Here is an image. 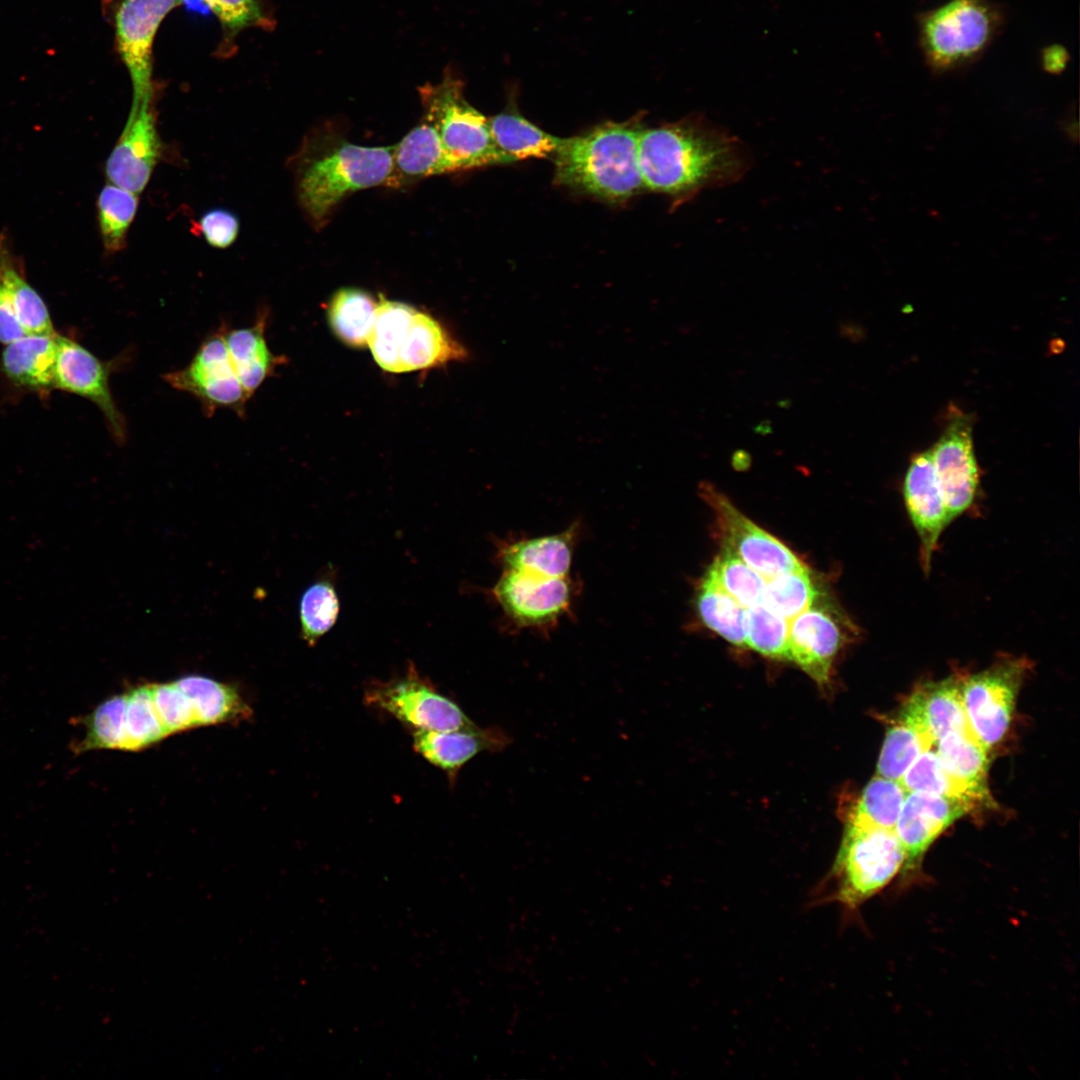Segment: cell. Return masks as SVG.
<instances>
[{"instance_id": "48", "label": "cell", "mask_w": 1080, "mask_h": 1080, "mask_svg": "<svg viewBox=\"0 0 1080 1080\" xmlns=\"http://www.w3.org/2000/svg\"><path fill=\"white\" fill-rule=\"evenodd\" d=\"M731 463L735 470L745 471L751 466L752 457L748 451L736 449L732 454Z\"/></svg>"}, {"instance_id": "47", "label": "cell", "mask_w": 1080, "mask_h": 1080, "mask_svg": "<svg viewBox=\"0 0 1080 1080\" xmlns=\"http://www.w3.org/2000/svg\"><path fill=\"white\" fill-rule=\"evenodd\" d=\"M1040 60L1044 71L1058 75L1065 71L1070 61V55L1064 46L1052 44L1041 51Z\"/></svg>"}, {"instance_id": "46", "label": "cell", "mask_w": 1080, "mask_h": 1080, "mask_svg": "<svg viewBox=\"0 0 1080 1080\" xmlns=\"http://www.w3.org/2000/svg\"><path fill=\"white\" fill-rule=\"evenodd\" d=\"M26 335L19 322L11 295L0 280V342L4 345Z\"/></svg>"}, {"instance_id": "8", "label": "cell", "mask_w": 1080, "mask_h": 1080, "mask_svg": "<svg viewBox=\"0 0 1080 1080\" xmlns=\"http://www.w3.org/2000/svg\"><path fill=\"white\" fill-rule=\"evenodd\" d=\"M1029 666L1025 658L1007 657L962 679L961 694L969 727L988 750L1008 730Z\"/></svg>"}, {"instance_id": "19", "label": "cell", "mask_w": 1080, "mask_h": 1080, "mask_svg": "<svg viewBox=\"0 0 1080 1080\" xmlns=\"http://www.w3.org/2000/svg\"><path fill=\"white\" fill-rule=\"evenodd\" d=\"M414 751L431 765L441 769L453 787L460 770L482 752L497 753L512 743L509 734L498 726L470 727L451 731H412Z\"/></svg>"}, {"instance_id": "33", "label": "cell", "mask_w": 1080, "mask_h": 1080, "mask_svg": "<svg viewBox=\"0 0 1080 1080\" xmlns=\"http://www.w3.org/2000/svg\"><path fill=\"white\" fill-rule=\"evenodd\" d=\"M377 304L372 296L363 290L340 289L328 306L330 326L345 344L363 347L368 343Z\"/></svg>"}, {"instance_id": "34", "label": "cell", "mask_w": 1080, "mask_h": 1080, "mask_svg": "<svg viewBox=\"0 0 1080 1080\" xmlns=\"http://www.w3.org/2000/svg\"><path fill=\"white\" fill-rule=\"evenodd\" d=\"M415 312L410 305L380 298L367 344L384 370L398 373L400 346Z\"/></svg>"}, {"instance_id": "11", "label": "cell", "mask_w": 1080, "mask_h": 1080, "mask_svg": "<svg viewBox=\"0 0 1080 1080\" xmlns=\"http://www.w3.org/2000/svg\"><path fill=\"white\" fill-rule=\"evenodd\" d=\"M125 360L127 358L119 355L111 361H103L74 339L57 336L53 389L76 394L94 403L119 445L127 439V423L113 398L110 377Z\"/></svg>"}, {"instance_id": "9", "label": "cell", "mask_w": 1080, "mask_h": 1080, "mask_svg": "<svg viewBox=\"0 0 1080 1080\" xmlns=\"http://www.w3.org/2000/svg\"><path fill=\"white\" fill-rule=\"evenodd\" d=\"M699 495L714 512L722 550L738 556L766 581L805 567L791 549L745 516L712 483L701 482Z\"/></svg>"}, {"instance_id": "6", "label": "cell", "mask_w": 1080, "mask_h": 1080, "mask_svg": "<svg viewBox=\"0 0 1080 1080\" xmlns=\"http://www.w3.org/2000/svg\"><path fill=\"white\" fill-rule=\"evenodd\" d=\"M424 117L436 129L457 171L506 163L491 137L488 119L464 97V82L447 66L442 81L418 88Z\"/></svg>"}, {"instance_id": "27", "label": "cell", "mask_w": 1080, "mask_h": 1080, "mask_svg": "<svg viewBox=\"0 0 1080 1080\" xmlns=\"http://www.w3.org/2000/svg\"><path fill=\"white\" fill-rule=\"evenodd\" d=\"M961 677L928 682L909 697L936 742L949 732H972L965 713Z\"/></svg>"}, {"instance_id": "17", "label": "cell", "mask_w": 1080, "mask_h": 1080, "mask_svg": "<svg viewBox=\"0 0 1080 1080\" xmlns=\"http://www.w3.org/2000/svg\"><path fill=\"white\" fill-rule=\"evenodd\" d=\"M973 805L927 792H908L894 832L902 844L906 860L903 874L912 875L934 840Z\"/></svg>"}, {"instance_id": "29", "label": "cell", "mask_w": 1080, "mask_h": 1080, "mask_svg": "<svg viewBox=\"0 0 1080 1080\" xmlns=\"http://www.w3.org/2000/svg\"><path fill=\"white\" fill-rule=\"evenodd\" d=\"M71 723L84 729L83 737L71 743L74 754L103 749L133 752L126 728L124 693L107 698L90 713L72 718Z\"/></svg>"}, {"instance_id": "42", "label": "cell", "mask_w": 1080, "mask_h": 1080, "mask_svg": "<svg viewBox=\"0 0 1080 1080\" xmlns=\"http://www.w3.org/2000/svg\"><path fill=\"white\" fill-rule=\"evenodd\" d=\"M339 600L334 585L319 581L311 585L300 601V622L303 639L314 644L335 624L339 614Z\"/></svg>"}, {"instance_id": "39", "label": "cell", "mask_w": 1080, "mask_h": 1080, "mask_svg": "<svg viewBox=\"0 0 1080 1080\" xmlns=\"http://www.w3.org/2000/svg\"><path fill=\"white\" fill-rule=\"evenodd\" d=\"M706 575L746 609L762 602L766 580L728 551L722 550Z\"/></svg>"}, {"instance_id": "40", "label": "cell", "mask_w": 1080, "mask_h": 1080, "mask_svg": "<svg viewBox=\"0 0 1080 1080\" xmlns=\"http://www.w3.org/2000/svg\"><path fill=\"white\" fill-rule=\"evenodd\" d=\"M125 694L126 728L133 752L169 736L157 714L151 684L132 687Z\"/></svg>"}, {"instance_id": "15", "label": "cell", "mask_w": 1080, "mask_h": 1080, "mask_svg": "<svg viewBox=\"0 0 1080 1080\" xmlns=\"http://www.w3.org/2000/svg\"><path fill=\"white\" fill-rule=\"evenodd\" d=\"M820 598L789 621L788 645L790 661L824 685L830 679L836 655L854 630H850L852 625L844 616Z\"/></svg>"}, {"instance_id": "21", "label": "cell", "mask_w": 1080, "mask_h": 1080, "mask_svg": "<svg viewBox=\"0 0 1080 1080\" xmlns=\"http://www.w3.org/2000/svg\"><path fill=\"white\" fill-rule=\"evenodd\" d=\"M577 530L574 524L560 533L501 543L497 559L503 569L547 577H568Z\"/></svg>"}, {"instance_id": "2", "label": "cell", "mask_w": 1080, "mask_h": 1080, "mask_svg": "<svg viewBox=\"0 0 1080 1080\" xmlns=\"http://www.w3.org/2000/svg\"><path fill=\"white\" fill-rule=\"evenodd\" d=\"M291 162L298 202L312 224L321 228L349 194L388 187L393 146L356 145L324 128L305 137Z\"/></svg>"}, {"instance_id": "38", "label": "cell", "mask_w": 1080, "mask_h": 1080, "mask_svg": "<svg viewBox=\"0 0 1080 1080\" xmlns=\"http://www.w3.org/2000/svg\"><path fill=\"white\" fill-rule=\"evenodd\" d=\"M0 280L7 287L20 324L26 334H54L48 308L10 260L0 256Z\"/></svg>"}, {"instance_id": "7", "label": "cell", "mask_w": 1080, "mask_h": 1080, "mask_svg": "<svg viewBox=\"0 0 1080 1080\" xmlns=\"http://www.w3.org/2000/svg\"><path fill=\"white\" fill-rule=\"evenodd\" d=\"M364 700L398 720L409 732L451 731L475 725L455 701L441 694L412 664L399 678L370 684Z\"/></svg>"}, {"instance_id": "24", "label": "cell", "mask_w": 1080, "mask_h": 1080, "mask_svg": "<svg viewBox=\"0 0 1080 1080\" xmlns=\"http://www.w3.org/2000/svg\"><path fill=\"white\" fill-rule=\"evenodd\" d=\"M465 358L467 351L463 346L430 315L416 310L400 346L398 373Z\"/></svg>"}, {"instance_id": "30", "label": "cell", "mask_w": 1080, "mask_h": 1080, "mask_svg": "<svg viewBox=\"0 0 1080 1080\" xmlns=\"http://www.w3.org/2000/svg\"><path fill=\"white\" fill-rule=\"evenodd\" d=\"M936 753L945 770L957 781L988 798V749L972 732H949L937 742Z\"/></svg>"}, {"instance_id": "5", "label": "cell", "mask_w": 1080, "mask_h": 1080, "mask_svg": "<svg viewBox=\"0 0 1080 1080\" xmlns=\"http://www.w3.org/2000/svg\"><path fill=\"white\" fill-rule=\"evenodd\" d=\"M1003 25L1002 9L990 0H949L919 15L920 51L932 72H953L980 58Z\"/></svg>"}, {"instance_id": "13", "label": "cell", "mask_w": 1080, "mask_h": 1080, "mask_svg": "<svg viewBox=\"0 0 1080 1080\" xmlns=\"http://www.w3.org/2000/svg\"><path fill=\"white\" fill-rule=\"evenodd\" d=\"M943 433L931 450L933 466L952 522L968 511L977 497L980 469L976 460L972 421L957 408L950 409Z\"/></svg>"}, {"instance_id": "36", "label": "cell", "mask_w": 1080, "mask_h": 1080, "mask_svg": "<svg viewBox=\"0 0 1080 1080\" xmlns=\"http://www.w3.org/2000/svg\"><path fill=\"white\" fill-rule=\"evenodd\" d=\"M820 597L821 592L805 566L767 580L762 603L787 621H791Z\"/></svg>"}, {"instance_id": "3", "label": "cell", "mask_w": 1080, "mask_h": 1080, "mask_svg": "<svg viewBox=\"0 0 1080 1080\" xmlns=\"http://www.w3.org/2000/svg\"><path fill=\"white\" fill-rule=\"evenodd\" d=\"M906 854L894 830L846 826L827 876L808 897V907L837 905L841 921H858L861 908L903 870Z\"/></svg>"}, {"instance_id": "4", "label": "cell", "mask_w": 1080, "mask_h": 1080, "mask_svg": "<svg viewBox=\"0 0 1080 1080\" xmlns=\"http://www.w3.org/2000/svg\"><path fill=\"white\" fill-rule=\"evenodd\" d=\"M640 130L627 123H606L562 139L553 155L556 180L609 200L631 197L643 187L637 163Z\"/></svg>"}, {"instance_id": "26", "label": "cell", "mask_w": 1080, "mask_h": 1080, "mask_svg": "<svg viewBox=\"0 0 1080 1080\" xmlns=\"http://www.w3.org/2000/svg\"><path fill=\"white\" fill-rule=\"evenodd\" d=\"M175 685L189 699L199 727L248 720L252 709L237 688L202 675H186Z\"/></svg>"}, {"instance_id": "44", "label": "cell", "mask_w": 1080, "mask_h": 1080, "mask_svg": "<svg viewBox=\"0 0 1080 1080\" xmlns=\"http://www.w3.org/2000/svg\"><path fill=\"white\" fill-rule=\"evenodd\" d=\"M209 10L218 18L224 32L234 36L240 31L261 27L272 29L274 20L268 16L258 0H204Z\"/></svg>"}, {"instance_id": "16", "label": "cell", "mask_w": 1080, "mask_h": 1080, "mask_svg": "<svg viewBox=\"0 0 1080 1080\" xmlns=\"http://www.w3.org/2000/svg\"><path fill=\"white\" fill-rule=\"evenodd\" d=\"M160 148L153 103L130 110L123 132L107 159L108 180L139 195L149 183Z\"/></svg>"}, {"instance_id": "31", "label": "cell", "mask_w": 1080, "mask_h": 1080, "mask_svg": "<svg viewBox=\"0 0 1080 1080\" xmlns=\"http://www.w3.org/2000/svg\"><path fill=\"white\" fill-rule=\"evenodd\" d=\"M696 606L709 629L734 645L746 646V608L707 575L699 584Z\"/></svg>"}, {"instance_id": "41", "label": "cell", "mask_w": 1080, "mask_h": 1080, "mask_svg": "<svg viewBox=\"0 0 1080 1080\" xmlns=\"http://www.w3.org/2000/svg\"><path fill=\"white\" fill-rule=\"evenodd\" d=\"M789 621L762 602L746 609V647L773 659L789 660Z\"/></svg>"}, {"instance_id": "37", "label": "cell", "mask_w": 1080, "mask_h": 1080, "mask_svg": "<svg viewBox=\"0 0 1080 1080\" xmlns=\"http://www.w3.org/2000/svg\"><path fill=\"white\" fill-rule=\"evenodd\" d=\"M138 195L114 184L106 185L98 197V221L104 248L111 253L126 246L129 228L138 209Z\"/></svg>"}, {"instance_id": "49", "label": "cell", "mask_w": 1080, "mask_h": 1080, "mask_svg": "<svg viewBox=\"0 0 1080 1080\" xmlns=\"http://www.w3.org/2000/svg\"><path fill=\"white\" fill-rule=\"evenodd\" d=\"M755 431L759 434H768L771 431V424L768 421L762 422Z\"/></svg>"}, {"instance_id": "43", "label": "cell", "mask_w": 1080, "mask_h": 1080, "mask_svg": "<svg viewBox=\"0 0 1080 1080\" xmlns=\"http://www.w3.org/2000/svg\"><path fill=\"white\" fill-rule=\"evenodd\" d=\"M151 687L157 714L169 736L199 727L189 699L174 682L154 683Z\"/></svg>"}, {"instance_id": "32", "label": "cell", "mask_w": 1080, "mask_h": 1080, "mask_svg": "<svg viewBox=\"0 0 1080 1080\" xmlns=\"http://www.w3.org/2000/svg\"><path fill=\"white\" fill-rule=\"evenodd\" d=\"M907 793L898 780L875 775L858 798L847 825L894 830Z\"/></svg>"}, {"instance_id": "1", "label": "cell", "mask_w": 1080, "mask_h": 1080, "mask_svg": "<svg viewBox=\"0 0 1080 1080\" xmlns=\"http://www.w3.org/2000/svg\"><path fill=\"white\" fill-rule=\"evenodd\" d=\"M637 163L643 187L685 200L737 182L750 160L735 136L695 116L640 130Z\"/></svg>"}, {"instance_id": "35", "label": "cell", "mask_w": 1080, "mask_h": 1080, "mask_svg": "<svg viewBox=\"0 0 1080 1080\" xmlns=\"http://www.w3.org/2000/svg\"><path fill=\"white\" fill-rule=\"evenodd\" d=\"M907 792H927L958 799L974 807L988 798L954 779L943 767L936 751H924L898 780Z\"/></svg>"}, {"instance_id": "18", "label": "cell", "mask_w": 1080, "mask_h": 1080, "mask_svg": "<svg viewBox=\"0 0 1080 1080\" xmlns=\"http://www.w3.org/2000/svg\"><path fill=\"white\" fill-rule=\"evenodd\" d=\"M903 496L906 510L920 540L922 569L928 573L939 538L951 523L930 449L911 458L904 478Z\"/></svg>"}, {"instance_id": "28", "label": "cell", "mask_w": 1080, "mask_h": 1080, "mask_svg": "<svg viewBox=\"0 0 1080 1080\" xmlns=\"http://www.w3.org/2000/svg\"><path fill=\"white\" fill-rule=\"evenodd\" d=\"M493 142L507 162L555 154L562 138L550 135L518 112L506 110L488 119Z\"/></svg>"}, {"instance_id": "12", "label": "cell", "mask_w": 1080, "mask_h": 1080, "mask_svg": "<svg viewBox=\"0 0 1080 1080\" xmlns=\"http://www.w3.org/2000/svg\"><path fill=\"white\" fill-rule=\"evenodd\" d=\"M180 0H123L115 15L116 41L130 75L131 110L153 103V43L157 30Z\"/></svg>"}, {"instance_id": "20", "label": "cell", "mask_w": 1080, "mask_h": 1080, "mask_svg": "<svg viewBox=\"0 0 1080 1080\" xmlns=\"http://www.w3.org/2000/svg\"><path fill=\"white\" fill-rule=\"evenodd\" d=\"M457 172L435 127L425 118L393 146L388 187L401 188L422 179Z\"/></svg>"}, {"instance_id": "10", "label": "cell", "mask_w": 1080, "mask_h": 1080, "mask_svg": "<svg viewBox=\"0 0 1080 1080\" xmlns=\"http://www.w3.org/2000/svg\"><path fill=\"white\" fill-rule=\"evenodd\" d=\"M226 325L207 336L185 367L163 375L174 389L192 395L207 417L218 409L245 416L250 397L242 387L231 363L224 339Z\"/></svg>"}, {"instance_id": "23", "label": "cell", "mask_w": 1080, "mask_h": 1080, "mask_svg": "<svg viewBox=\"0 0 1080 1080\" xmlns=\"http://www.w3.org/2000/svg\"><path fill=\"white\" fill-rule=\"evenodd\" d=\"M267 311H261L255 322L239 329L224 332L226 348L236 375L251 398L262 383L273 374L283 359L274 355L266 341Z\"/></svg>"}, {"instance_id": "14", "label": "cell", "mask_w": 1080, "mask_h": 1080, "mask_svg": "<svg viewBox=\"0 0 1080 1080\" xmlns=\"http://www.w3.org/2000/svg\"><path fill=\"white\" fill-rule=\"evenodd\" d=\"M572 591L569 577L504 569L492 594L515 625L536 628L557 622L568 611Z\"/></svg>"}, {"instance_id": "45", "label": "cell", "mask_w": 1080, "mask_h": 1080, "mask_svg": "<svg viewBox=\"0 0 1080 1080\" xmlns=\"http://www.w3.org/2000/svg\"><path fill=\"white\" fill-rule=\"evenodd\" d=\"M198 227L205 241L214 248L224 249L231 246L239 234V219L231 211L215 208L205 212L199 219Z\"/></svg>"}, {"instance_id": "22", "label": "cell", "mask_w": 1080, "mask_h": 1080, "mask_svg": "<svg viewBox=\"0 0 1080 1080\" xmlns=\"http://www.w3.org/2000/svg\"><path fill=\"white\" fill-rule=\"evenodd\" d=\"M57 336V332L26 334L6 344L0 367L8 381L18 388L32 392L53 390Z\"/></svg>"}, {"instance_id": "25", "label": "cell", "mask_w": 1080, "mask_h": 1080, "mask_svg": "<svg viewBox=\"0 0 1080 1080\" xmlns=\"http://www.w3.org/2000/svg\"><path fill=\"white\" fill-rule=\"evenodd\" d=\"M933 745L934 739L908 698L895 723L886 733L876 775L899 780L916 758Z\"/></svg>"}]
</instances>
